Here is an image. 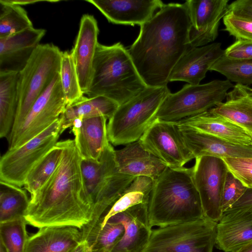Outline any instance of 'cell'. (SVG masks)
<instances>
[{
    "mask_svg": "<svg viewBox=\"0 0 252 252\" xmlns=\"http://www.w3.org/2000/svg\"><path fill=\"white\" fill-rule=\"evenodd\" d=\"M217 222L205 217L153 229L143 252H213Z\"/></svg>",
    "mask_w": 252,
    "mask_h": 252,
    "instance_id": "ba28073f",
    "label": "cell"
},
{
    "mask_svg": "<svg viewBox=\"0 0 252 252\" xmlns=\"http://www.w3.org/2000/svg\"><path fill=\"white\" fill-rule=\"evenodd\" d=\"M66 106L58 73L34 102L20 125L10 132L8 149L17 148L42 132L60 118Z\"/></svg>",
    "mask_w": 252,
    "mask_h": 252,
    "instance_id": "8fae6325",
    "label": "cell"
},
{
    "mask_svg": "<svg viewBox=\"0 0 252 252\" xmlns=\"http://www.w3.org/2000/svg\"><path fill=\"white\" fill-rule=\"evenodd\" d=\"M190 21L186 3L164 5L140 25L137 39L127 50L147 87L167 86L170 73L191 47Z\"/></svg>",
    "mask_w": 252,
    "mask_h": 252,
    "instance_id": "7a4b0ae2",
    "label": "cell"
},
{
    "mask_svg": "<svg viewBox=\"0 0 252 252\" xmlns=\"http://www.w3.org/2000/svg\"><path fill=\"white\" fill-rule=\"evenodd\" d=\"M228 171L248 189H252V158H222Z\"/></svg>",
    "mask_w": 252,
    "mask_h": 252,
    "instance_id": "f35d334b",
    "label": "cell"
},
{
    "mask_svg": "<svg viewBox=\"0 0 252 252\" xmlns=\"http://www.w3.org/2000/svg\"><path fill=\"white\" fill-rule=\"evenodd\" d=\"M60 117L42 132L22 145L8 149L0 158V179L24 186L32 168L57 143L61 134Z\"/></svg>",
    "mask_w": 252,
    "mask_h": 252,
    "instance_id": "30bf717a",
    "label": "cell"
},
{
    "mask_svg": "<svg viewBox=\"0 0 252 252\" xmlns=\"http://www.w3.org/2000/svg\"><path fill=\"white\" fill-rule=\"evenodd\" d=\"M33 27L27 11L9 0H0V38Z\"/></svg>",
    "mask_w": 252,
    "mask_h": 252,
    "instance_id": "1f68e13d",
    "label": "cell"
},
{
    "mask_svg": "<svg viewBox=\"0 0 252 252\" xmlns=\"http://www.w3.org/2000/svg\"><path fill=\"white\" fill-rule=\"evenodd\" d=\"M224 54L221 44L215 42L199 47H190L172 69L169 82L185 81L198 85L211 67Z\"/></svg>",
    "mask_w": 252,
    "mask_h": 252,
    "instance_id": "2e32d148",
    "label": "cell"
},
{
    "mask_svg": "<svg viewBox=\"0 0 252 252\" xmlns=\"http://www.w3.org/2000/svg\"><path fill=\"white\" fill-rule=\"evenodd\" d=\"M46 33L33 27L0 38V73L21 71Z\"/></svg>",
    "mask_w": 252,
    "mask_h": 252,
    "instance_id": "e0dca14e",
    "label": "cell"
},
{
    "mask_svg": "<svg viewBox=\"0 0 252 252\" xmlns=\"http://www.w3.org/2000/svg\"><path fill=\"white\" fill-rule=\"evenodd\" d=\"M114 154L118 171L123 174L146 176L155 181L167 167L145 149L139 140L115 150Z\"/></svg>",
    "mask_w": 252,
    "mask_h": 252,
    "instance_id": "603a6c76",
    "label": "cell"
},
{
    "mask_svg": "<svg viewBox=\"0 0 252 252\" xmlns=\"http://www.w3.org/2000/svg\"><path fill=\"white\" fill-rule=\"evenodd\" d=\"M124 232V226L121 223L107 222L102 227L99 223L85 239L88 241L92 252H112Z\"/></svg>",
    "mask_w": 252,
    "mask_h": 252,
    "instance_id": "836d02e7",
    "label": "cell"
},
{
    "mask_svg": "<svg viewBox=\"0 0 252 252\" xmlns=\"http://www.w3.org/2000/svg\"><path fill=\"white\" fill-rule=\"evenodd\" d=\"M244 208L252 211V189H248L243 195L230 209Z\"/></svg>",
    "mask_w": 252,
    "mask_h": 252,
    "instance_id": "60d3db41",
    "label": "cell"
},
{
    "mask_svg": "<svg viewBox=\"0 0 252 252\" xmlns=\"http://www.w3.org/2000/svg\"><path fill=\"white\" fill-rule=\"evenodd\" d=\"M233 86L227 79L215 80L204 84H186L179 91L167 95L156 119L177 123L206 112L222 102Z\"/></svg>",
    "mask_w": 252,
    "mask_h": 252,
    "instance_id": "9c48e42d",
    "label": "cell"
},
{
    "mask_svg": "<svg viewBox=\"0 0 252 252\" xmlns=\"http://www.w3.org/2000/svg\"><path fill=\"white\" fill-rule=\"evenodd\" d=\"M27 223L24 216L0 222V252H25Z\"/></svg>",
    "mask_w": 252,
    "mask_h": 252,
    "instance_id": "d6a6232c",
    "label": "cell"
},
{
    "mask_svg": "<svg viewBox=\"0 0 252 252\" xmlns=\"http://www.w3.org/2000/svg\"><path fill=\"white\" fill-rule=\"evenodd\" d=\"M107 222L121 223L125 228L123 237L112 252H143L153 230L148 218V204L132 206L111 217Z\"/></svg>",
    "mask_w": 252,
    "mask_h": 252,
    "instance_id": "9a60e30c",
    "label": "cell"
},
{
    "mask_svg": "<svg viewBox=\"0 0 252 252\" xmlns=\"http://www.w3.org/2000/svg\"><path fill=\"white\" fill-rule=\"evenodd\" d=\"M177 123L233 144L252 146V136L250 133L210 110Z\"/></svg>",
    "mask_w": 252,
    "mask_h": 252,
    "instance_id": "cb8c5ba5",
    "label": "cell"
},
{
    "mask_svg": "<svg viewBox=\"0 0 252 252\" xmlns=\"http://www.w3.org/2000/svg\"><path fill=\"white\" fill-rule=\"evenodd\" d=\"M247 189L239 179L228 171L222 194L221 208L223 213L231 208Z\"/></svg>",
    "mask_w": 252,
    "mask_h": 252,
    "instance_id": "74e56055",
    "label": "cell"
},
{
    "mask_svg": "<svg viewBox=\"0 0 252 252\" xmlns=\"http://www.w3.org/2000/svg\"><path fill=\"white\" fill-rule=\"evenodd\" d=\"M81 239L80 229L75 227H42L29 236L25 252H68Z\"/></svg>",
    "mask_w": 252,
    "mask_h": 252,
    "instance_id": "d4e9b609",
    "label": "cell"
},
{
    "mask_svg": "<svg viewBox=\"0 0 252 252\" xmlns=\"http://www.w3.org/2000/svg\"><path fill=\"white\" fill-rule=\"evenodd\" d=\"M228 0L186 1L190 27L189 41L192 47H199L214 41L218 35L220 22L227 13Z\"/></svg>",
    "mask_w": 252,
    "mask_h": 252,
    "instance_id": "5bb4252c",
    "label": "cell"
},
{
    "mask_svg": "<svg viewBox=\"0 0 252 252\" xmlns=\"http://www.w3.org/2000/svg\"><path fill=\"white\" fill-rule=\"evenodd\" d=\"M169 93L167 86L147 87L120 105L107 125L110 143L126 145L138 140L156 119L160 106Z\"/></svg>",
    "mask_w": 252,
    "mask_h": 252,
    "instance_id": "8992f818",
    "label": "cell"
},
{
    "mask_svg": "<svg viewBox=\"0 0 252 252\" xmlns=\"http://www.w3.org/2000/svg\"><path fill=\"white\" fill-rule=\"evenodd\" d=\"M252 241V211L244 208L224 211L217 225L215 247L224 252H235Z\"/></svg>",
    "mask_w": 252,
    "mask_h": 252,
    "instance_id": "ffe728a7",
    "label": "cell"
},
{
    "mask_svg": "<svg viewBox=\"0 0 252 252\" xmlns=\"http://www.w3.org/2000/svg\"><path fill=\"white\" fill-rule=\"evenodd\" d=\"M178 125L183 139L194 159L201 156L221 158H252V146L233 144L191 128Z\"/></svg>",
    "mask_w": 252,
    "mask_h": 252,
    "instance_id": "44dd1931",
    "label": "cell"
},
{
    "mask_svg": "<svg viewBox=\"0 0 252 252\" xmlns=\"http://www.w3.org/2000/svg\"><path fill=\"white\" fill-rule=\"evenodd\" d=\"M226 101L210 110L239 126L252 136V88L236 84L227 92Z\"/></svg>",
    "mask_w": 252,
    "mask_h": 252,
    "instance_id": "484cf974",
    "label": "cell"
},
{
    "mask_svg": "<svg viewBox=\"0 0 252 252\" xmlns=\"http://www.w3.org/2000/svg\"><path fill=\"white\" fill-rule=\"evenodd\" d=\"M224 31L237 40L252 41V21L227 12L223 18Z\"/></svg>",
    "mask_w": 252,
    "mask_h": 252,
    "instance_id": "8d00e7d4",
    "label": "cell"
},
{
    "mask_svg": "<svg viewBox=\"0 0 252 252\" xmlns=\"http://www.w3.org/2000/svg\"><path fill=\"white\" fill-rule=\"evenodd\" d=\"M68 252H92L88 241L81 240L80 242Z\"/></svg>",
    "mask_w": 252,
    "mask_h": 252,
    "instance_id": "b9f144b4",
    "label": "cell"
},
{
    "mask_svg": "<svg viewBox=\"0 0 252 252\" xmlns=\"http://www.w3.org/2000/svg\"><path fill=\"white\" fill-rule=\"evenodd\" d=\"M62 151L60 141L30 170L24 187L31 195L40 189L54 173L60 162Z\"/></svg>",
    "mask_w": 252,
    "mask_h": 252,
    "instance_id": "f546056e",
    "label": "cell"
},
{
    "mask_svg": "<svg viewBox=\"0 0 252 252\" xmlns=\"http://www.w3.org/2000/svg\"><path fill=\"white\" fill-rule=\"evenodd\" d=\"M62 52L53 44H39L18 73V103L11 131L20 125L34 102L60 73Z\"/></svg>",
    "mask_w": 252,
    "mask_h": 252,
    "instance_id": "52a82bcc",
    "label": "cell"
},
{
    "mask_svg": "<svg viewBox=\"0 0 252 252\" xmlns=\"http://www.w3.org/2000/svg\"><path fill=\"white\" fill-rule=\"evenodd\" d=\"M18 73H0V137L10 133L16 114Z\"/></svg>",
    "mask_w": 252,
    "mask_h": 252,
    "instance_id": "f1b7e54d",
    "label": "cell"
},
{
    "mask_svg": "<svg viewBox=\"0 0 252 252\" xmlns=\"http://www.w3.org/2000/svg\"><path fill=\"white\" fill-rule=\"evenodd\" d=\"M98 9L109 22L134 25L149 21L164 4L160 0H87Z\"/></svg>",
    "mask_w": 252,
    "mask_h": 252,
    "instance_id": "d6986e66",
    "label": "cell"
},
{
    "mask_svg": "<svg viewBox=\"0 0 252 252\" xmlns=\"http://www.w3.org/2000/svg\"><path fill=\"white\" fill-rule=\"evenodd\" d=\"M29 201L25 189L0 181V222L24 216Z\"/></svg>",
    "mask_w": 252,
    "mask_h": 252,
    "instance_id": "4dcf8cb0",
    "label": "cell"
},
{
    "mask_svg": "<svg viewBox=\"0 0 252 252\" xmlns=\"http://www.w3.org/2000/svg\"><path fill=\"white\" fill-rule=\"evenodd\" d=\"M99 29L94 17L83 15L80 20L79 31L71 53L76 66L80 85L85 94L90 85L93 63L98 43Z\"/></svg>",
    "mask_w": 252,
    "mask_h": 252,
    "instance_id": "ac0fdd59",
    "label": "cell"
},
{
    "mask_svg": "<svg viewBox=\"0 0 252 252\" xmlns=\"http://www.w3.org/2000/svg\"><path fill=\"white\" fill-rule=\"evenodd\" d=\"M192 167L194 182L200 198L204 217L218 222L223 212L222 194L227 174L222 158L201 156L195 158Z\"/></svg>",
    "mask_w": 252,
    "mask_h": 252,
    "instance_id": "7c38bea8",
    "label": "cell"
},
{
    "mask_svg": "<svg viewBox=\"0 0 252 252\" xmlns=\"http://www.w3.org/2000/svg\"><path fill=\"white\" fill-rule=\"evenodd\" d=\"M60 75L66 106L71 105L84 96L71 52H62Z\"/></svg>",
    "mask_w": 252,
    "mask_h": 252,
    "instance_id": "d590c367",
    "label": "cell"
},
{
    "mask_svg": "<svg viewBox=\"0 0 252 252\" xmlns=\"http://www.w3.org/2000/svg\"><path fill=\"white\" fill-rule=\"evenodd\" d=\"M224 55L236 60H252V41L238 40L228 46Z\"/></svg>",
    "mask_w": 252,
    "mask_h": 252,
    "instance_id": "ab89813d",
    "label": "cell"
},
{
    "mask_svg": "<svg viewBox=\"0 0 252 252\" xmlns=\"http://www.w3.org/2000/svg\"><path fill=\"white\" fill-rule=\"evenodd\" d=\"M147 87L128 50L120 42L111 46L98 43L91 81L86 94L88 97L104 96L120 105Z\"/></svg>",
    "mask_w": 252,
    "mask_h": 252,
    "instance_id": "277c9868",
    "label": "cell"
},
{
    "mask_svg": "<svg viewBox=\"0 0 252 252\" xmlns=\"http://www.w3.org/2000/svg\"><path fill=\"white\" fill-rule=\"evenodd\" d=\"M252 20V19H251V20Z\"/></svg>",
    "mask_w": 252,
    "mask_h": 252,
    "instance_id": "f6af8a7d",
    "label": "cell"
},
{
    "mask_svg": "<svg viewBox=\"0 0 252 252\" xmlns=\"http://www.w3.org/2000/svg\"><path fill=\"white\" fill-rule=\"evenodd\" d=\"M99 116L83 119H76L72 126L74 142L83 159L97 160L110 143L106 121Z\"/></svg>",
    "mask_w": 252,
    "mask_h": 252,
    "instance_id": "7402d4cb",
    "label": "cell"
},
{
    "mask_svg": "<svg viewBox=\"0 0 252 252\" xmlns=\"http://www.w3.org/2000/svg\"><path fill=\"white\" fill-rule=\"evenodd\" d=\"M115 150L110 143L97 160L82 159L81 170L86 193L93 209L92 221L82 228L85 239L99 223L126 187L135 178L118 172Z\"/></svg>",
    "mask_w": 252,
    "mask_h": 252,
    "instance_id": "5b68a950",
    "label": "cell"
},
{
    "mask_svg": "<svg viewBox=\"0 0 252 252\" xmlns=\"http://www.w3.org/2000/svg\"><path fill=\"white\" fill-rule=\"evenodd\" d=\"M119 106L116 102L104 96L89 97L84 95L74 103L66 106L60 117L61 134L72 127L76 119L102 116L109 120Z\"/></svg>",
    "mask_w": 252,
    "mask_h": 252,
    "instance_id": "4316f807",
    "label": "cell"
},
{
    "mask_svg": "<svg viewBox=\"0 0 252 252\" xmlns=\"http://www.w3.org/2000/svg\"><path fill=\"white\" fill-rule=\"evenodd\" d=\"M60 142V162L46 183L31 195L24 217L28 224L38 228L72 226L81 230L93 217L84 184L82 158L74 140Z\"/></svg>",
    "mask_w": 252,
    "mask_h": 252,
    "instance_id": "6da1fadb",
    "label": "cell"
},
{
    "mask_svg": "<svg viewBox=\"0 0 252 252\" xmlns=\"http://www.w3.org/2000/svg\"><path fill=\"white\" fill-rule=\"evenodd\" d=\"M9 1L15 4L21 6L22 5H27V4H33L36 2H40V1H41V0H9Z\"/></svg>",
    "mask_w": 252,
    "mask_h": 252,
    "instance_id": "7bdbcfd3",
    "label": "cell"
},
{
    "mask_svg": "<svg viewBox=\"0 0 252 252\" xmlns=\"http://www.w3.org/2000/svg\"><path fill=\"white\" fill-rule=\"evenodd\" d=\"M154 180L146 176H137L126 187L106 212L100 222L102 227L113 216L140 204H148Z\"/></svg>",
    "mask_w": 252,
    "mask_h": 252,
    "instance_id": "83f0119b",
    "label": "cell"
},
{
    "mask_svg": "<svg viewBox=\"0 0 252 252\" xmlns=\"http://www.w3.org/2000/svg\"><path fill=\"white\" fill-rule=\"evenodd\" d=\"M210 70L219 72L236 84L247 86L252 84V60L232 59L223 55L213 64Z\"/></svg>",
    "mask_w": 252,
    "mask_h": 252,
    "instance_id": "e575fe53",
    "label": "cell"
},
{
    "mask_svg": "<svg viewBox=\"0 0 252 252\" xmlns=\"http://www.w3.org/2000/svg\"><path fill=\"white\" fill-rule=\"evenodd\" d=\"M148 214L152 227L193 221L204 217L192 167H166L154 181Z\"/></svg>",
    "mask_w": 252,
    "mask_h": 252,
    "instance_id": "3957f363",
    "label": "cell"
},
{
    "mask_svg": "<svg viewBox=\"0 0 252 252\" xmlns=\"http://www.w3.org/2000/svg\"><path fill=\"white\" fill-rule=\"evenodd\" d=\"M235 252H252V241L244 245Z\"/></svg>",
    "mask_w": 252,
    "mask_h": 252,
    "instance_id": "ee69618b",
    "label": "cell"
},
{
    "mask_svg": "<svg viewBox=\"0 0 252 252\" xmlns=\"http://www.w3.org/2000/svg\"><path fill=\"white\" fill-rule=\"evenodd\" d=\"M139 140L145 149L170 168L183 167L194 158L175 122L156 119Z\"/></svg>",
    "mask_w": 252,
    "mask_h": 252,
    "instance_id": "4fadbf2b",
    "label": "cell"
}]
</instances>
